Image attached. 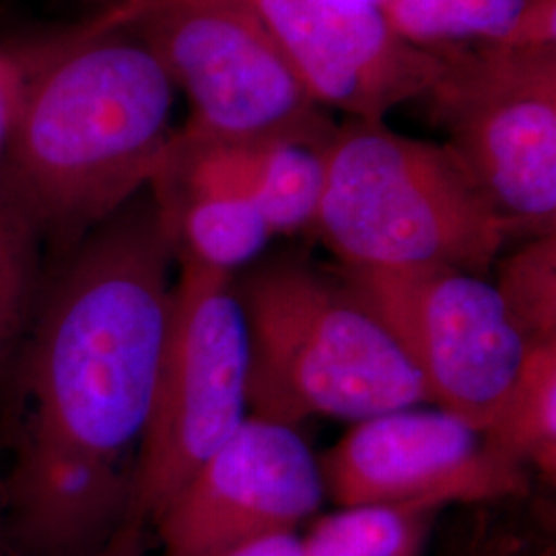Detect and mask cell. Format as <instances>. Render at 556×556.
<instances>
[{"mask_svg": "<svg viewBox=\"0 0 556 556\" xmlns=\"http://www.w3.org/2000/svg\"><path fill=\"white\" fill-rule=\"evenodd\" d=\"M174 262L149 188L64 254L21 346L17 454L135 472L169 326Z\"/></svg>", "mask_w": 556, "mask_h": 556, "instance_id": "cell-1", "label": "cell"}, {"mask_svg": "<svg viewBox=\"0 0 556 556\" xmlns=\"http://www.w3.org/2000/svg\"><path fill=\"white\" fill-rule=\"evenodd\" d=\"M174 100L160 59L119 27L87 21L27 52L2 192L66 254L157 178L176 137Z\"/></svg>", "mask_w": 556, "mask_h": 556, "instance_id": "cell-2", "label": "cell"}, {"mask_svg": "<svg viewBox=\"0 0 556 556\" xmlns=\"http://www.w3.org/2000/svg\"><path fill=\"white\" fill-rule=\"evenodd\" d=\"M233 291L250 346V415L291 427L358 422L429 402L413 363L340 275L289 252L248 266Z\"/></svg>", "mask_w": 556, "mask_h": 556, "instance_id": "cell-3", "label": "cell"}, {"mask_svg": "<svg viewBox=\"0 0 556 556\" xmlns=\"http://www.w3.org/2000/svg\"><path fill=\"white\" fill-rule=\"evenodd\" d=\"M314 233L340 268H454L489 277L514 238L447 144L349 118L321 149Z\"/></svg>", "mask_w": 556, "mask_h": 556, "instance_id": "cell-4", "label": "cell"}, {"mask_svg": "<svg viewBox=\"0 0 556 556\" xmlns=\"http://www.w3.org/2000/svg\"><path fill=\"white\" fill-rule=\"evenodd\" d=\"M93 21L130 31L160 59L192 105L179 132L188 139L324 149L337 130L241 0H119Z\"/></svg>", "mask_w": 556, "mask_h": 556, "instance_id": "cell-5", "label": "cell"}, {"mask_svg": "<svg viewBox=\"0 0 556 556\" xmlns=\"http://www.w3.org/2000/svg\"><path fill=\"white\" fill-rule=\"evenodd\" d=\"M418 101L511 236L556 233V46L433 50Z\"/></svg>", "mask_w": 556, "mask_h": 556, "instance_id": "cell-6", "label": "cell"}, {"mask_svg": "<svg viewBox=\"0 0 556 556\" xmlns=\"http://www.w3.org/2000/svg\"><path fill=\"white\" fill-rule=\"evenodd\" d=\"M172 314L132 478L149 523L250 417V346L233 277L176 260Z\"/></svg>", "mask_w": 556, "mask_h": 556, "instance_id": "cell-7", "label": "cell"}, {"mask_svg": "<svg viewBox=\"0 0 556 556\" xmlns=\"http://www.w3.org/2000/svg\"><path fill=\"white\" fill-rule=\"evenodd\" d=\"M338 275L396 340L429 402L482 433L530 349L493 280L454 268Z\"/></svg>", "mask_w": 556, "mask_h": 556, "instance_id": "cell-8", "label": "cell"}, {"mask_svg": "<svg viewBox=\"0 0 556 556\" xmlns=\"http://www.w3.org/2000/svg\"><path fill=\"white\" fill-rule=\"evenodd\" d=\"M338 507L371 503H489L523 497L528 470L493 450L470 422L441 408L363 418L319 457Z\"/></svg>", "mask_w": 556, "mask_h": 556, "instance_id": "cell-9", "label": "cell"}, {"mask_svg": "<svg viewBox=\"0 0 556 556\" xmlns=\"http://www.w3.org/2000/svg\"><path fill=\"white\" fill-rule=\"evenodd\" d=\"M324 497L319 459L298 429L250 415L155 519L161 556H219L298 532Z\"/></svg>", "mask_w": 556, "mask_h": 556, "instance_id": "cell-10", "label": "cell"}, {"mask_svg": "<svg viewBox=\"0 0 556 556\" xmlns=\"http://www.w3.org/2000/svg\"><path fill=\"white\" fill-rule=\"evenodd\" d=\"M291 60L312 98L349 118L386 119L425 96L438 52L400 38L379 9L326 0H241Z\"/></svg>", "mask_w": 556, "mask_h": 556, "instance_id": "cell-11", "label": "cell"}, {"mask_svg": "<svg viewBox=\"0 0 556 556\" xmlns=\"http://www.w3.org/2000/svg\"><path fill=\"white\" fill-rule=\"evenodd\" d=\"M174 239L176 260L236 277L275 238L252 200L157 179L149 186Z\"/></svg>", "mask_w": 556, "mask_h": 556, "instance_id": "cell-12", "label": "cell"}, {"mask_svg": "<svg viewBox=\"0 0 556 556\" xmlns=\"http://www.w3.org/2000/svg\"><path fill=\"white\" fill-rule=\"evenodd\" d=\"M381 13L422 50L456 46H556V0H390Z\"/></svg>", "mask_w": 556, "mask_h": 556, "instance_id": "cell-13", "label": "cell"}, {"mask_svg": "<svg viewBox=\"0 0 556 556\" xmlns=\"http://www.w3.org/2000/svg\"><path fill=\"white\" fill-rule=\"evenodd\" d=\"M482 435L498 454L555 482L556 344L528 349L516 381Z\"/></svg>", "mask_w": 556, "mask_h": 556, "instance_id": "cell-14", "label": "cell"}, {"mask_svg": "<svg viewBox=\"0 0 556 556\" xmlns=\"http://www.w3.org/2000/svg\"><path fill=\"white\" fill-rule=\"evenodd\" d=\"M441 511L431 503L340 507L301 538L303 556H422Z\"/></svg>", "mask_w": 556, "mask_h": 556, "instance_id": "cell-15", "label": "cell"}, {"mask_svg": "<svg viewBox=\"0 0 556 556\" xmlns=\"http://www.w3.org/2000/svg\"><path fill=\"white\" fill-rule=\"evenodd\" d=\"M40 239L0 188V369L21 353L40 301Z\"/></svg>", "mask_w": 556, "mask_h": 556, "instance_id": "cell-16", "label": "cell"}, {"mask_svg": "<svg viewBox=\"0 0 556 556\" xmlns=\"http://www.w3.org/2000/svg\"><path fill=\"white\" fill-rule=\"evenodd\" d=\"M495 289L528 346L556 344V233L498 258Z\"/></svg>", "mask_w": 556, "mask_h": 556, "instance_id": "cell-17", "label": "cell"}, {"mask_svg": "<svg viewBox=\"0 0 556 556\" xmlns=\"http://www.w3.org/2000/svg\"><path fill=\"white\" fill-rule=\"evenodd\" d=\"M25 85V54L0 48V161L17 118Z\"/></svg>", "mask_w": 556, "mask_h": 556, "instance_id": "cell-18", "label": "cell"}, {"mask_svg": "<svg viewBox=\"0 0 556 556\" xmlns=\"http://www.w3.org/2000/svg\"><path fill=\"white\" fill-rule=\"evenodd\" d=\"M151 523L135 507L119 521L118 528L87 556H144L147 555V528Z\"/></svg>", "mask_w": 556, "mask_h": 556, "instance_id": "cell-19", "label": "cell"}, {"mask_svg": "<svg viewBox=\"0 0 556 556\" xmlns=\"http://www.w3.org/2000/svg\"><path fill=\"white\" fill-rule=\"evenodd\" d=\"M219 556H303V544L298 532H278L239 544Z\"/></svg>", "mask_w": 556, "mask_h": 556, "instance_id": "cell-20", "label": "cell"}, {"mask_svg": "<svg viewBox=\"0 0 556 556\" xmlns=\"http://www.w3.org/2000/svg\"><path fill=\"white\" fill-rule=\"evenodd\" d=\"M0 556H13L11 542H9V532H7V516H4V491H2V480H0Z\"/></svg>", "mask_w": 556, "mask_h": 556, "instance_id": "cell-21", "label": "cell"}, {"mask_svg": "<svg viewBox=\"0 0 556 556\" xmlns=\"http://www.w3.org/2000/svg\"><path fill=\"white\" fill-rule=\"evenodd\" d=\"M326 2H332L338 7H349V9H379L383 4H388L390 0H326Z\"/></svg>", "mask_w": 556, "mask_h": 556, "instance_id": "cell-22", "label": "cell"}, {"mask_svg": "<svg viewBox=\"0 0 556 556\" xmlns=\"http://www.w3.org/2000/svg\"><path fill=\"white\" fill-rule=\"evenodd\" d=\"M486 556H534V555H532V553H526V551H521V548H519V546H516V544H514V546H507V548H505V551H493V553H491V555H486ZM538 556H546V555H538Z\"/></svg>", "mask_w": 556, "mask_h": 556, "instance_id": "cell-23", "label": "cell"}, {"mask_svg": "<svg viewBox=\"0 0 556 556\" xmlns=\"http://www.w3.org/2000/svg\"><path fill=\"white\" fill-rule=\"evenodd\" d=\"M100 2H103L105 7H110V4H114V2H118V0H100ZM105 7H103V9H105Z\"/></svg>", "mask_w": 556, "mask_h": 556, "instance_id": "cell-24", "label": "cell"}]
</instances>
